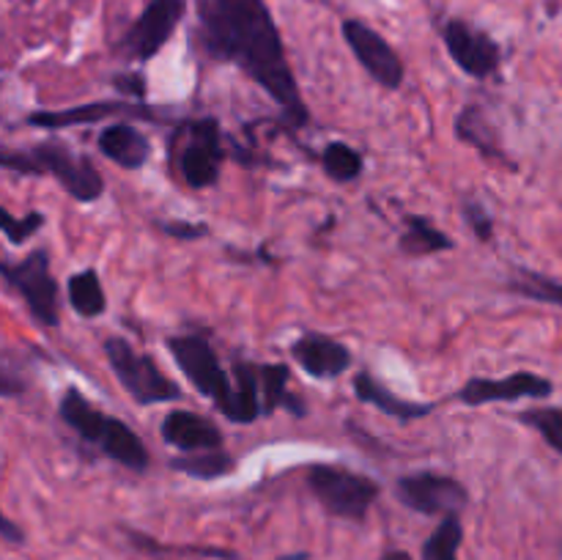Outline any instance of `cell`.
Segmentation results:
<instances>
[{
	"mask_svg": "<svg viewBox=\"0 0 562 560\" xmlns=\"http://www.w3.org/2000/svg\"><path fill=\"white\" fill-rule=\"evenodd\" d=\"M195 36L209 58L239 66L263 88L294 130L307 124L311 115L267 0H198Z\"/></svg>",
	"mask_w": 562,
	"mask_h": 560,
	"instance_id": "obj_1",
	"label": "cell"
},
{
	"mask_svg": "<svg viewBox=\"0 0 562 560\" xmlns=\"http://www.w3.org/2000/svg\"><path fill=\"white\" fill-rule=\"evenodd\" d=\"M0 168L22 176H53L80 203L99 201L104 192V179L91 157L77 154L58 141H44L27 148L0 146Z\"/></svg>",
	"mask_w": 562,
	"mask_h": 560,
	"instance_id": "obj_2",
	"label": "cell"
},
{
	"mask_svg": "<svg viewBox=\"0 0 562 560\" xmlns=\"http://www.w3.org/2000/svg\"><path fill=\"white\" fill-rule=\"evenodd\" d=\"M58 415L66 426L75 428V432L80 434V439H86L88 445L102 450L108 459L119 461L126 470H148L151 456H148L146 443L137 437L135 428H130L124 421H119V417L104 415V412L97 410V406H93L77 388H69L60 395Z\"/></svg>",
	"mask_w": 562,
	"mask_h": 560,
	"instance_id": "obj_3",
	"label": "cell"
},
{
	"mask_svg": "<svg viewBox=\"0 0 562 560\" xmlns=\"http://www.w3.org/2000/svg\"><path fill=\"white\" fill-rule=\"evenodd\" d=\"M305 481L313 497L322 503L327 514L351 522L366 519V514L379 500V492H382L373 478L349 470V467L324 464V461L307 467Z\"/></svg>",
	"mask_w": 562,
	"mask_h": 560,
	"instance_id": "obj_4",
	"label": "cell"
},
{
	"mask_svg": "<svg viewBox=\"0 0 562 560\" xmlns=\"http://www.w3.org/2000/svg\"><path fill=\"white\" fill-rule=\"evenodd\" d=\"M104 355H108V362L121 388L140 406L170 404V401L181 399L179 384L159 371L157 360L151 355L137 351L126 338L113 335V338L104 340Z\"/></svg>",
	"mask_w": 562,
	"mask_h": 560,
	"instance_id": "obj_5",
	"label": "cell"
},
{
	"mask_svg": "<svg viewBox=\"0 0 562 560\" xmlns=\"http://www.w3.org/2000/svg\"><path fill=\"white\" fill-rule=\"evenodd\" d=\"M165 346L181 373L190 379L192 388L225 415L231 406V395H234V382H231L228 371L220 366L214 346L201 335H170Z\"/></svg>",
	"mask_w": 562,
	"mask_h": 560,
	"instance_id": "obj_6",
	"label": "cell"
},
{
	"mask_svg": "<svg viewBox=\"0 0 562 560\" xmlns=\"http://www.w3.org/2000/svg\"><path fill=\"white\" fill-rule=\"evenodd\" d=\"M176 143H179L176 165H179L184 184L192 190H209V187L217 184L225 159L223 130H220L217 119L192 121L181 130Z\"/></svg>",
	"mask_w": 562,
	"mask_h": 560,
	"instance_id": "obj_7",
	"label": "cell"
},
{
	"mask_svg": "<svg viewBox=\"0 0 562 560\" xmlns=\"http://www.w3.org/2000/svg\"><path fill=\"white\" fill-rule=\"evenodd\" d=\"M0 275L25 300L27 311L44 327H58V280L49 272L47 250H33L16 264H0Z\"/></svg>",
	"mask_w": 562,
	"mask_h": 560,
	"instance_id": "obj_8",
	"label": "cell"
},
{
	"mask_svg": "<svg viewBox=\"0 0 562 560\" xmlns=\"http://www.w3.org/2000/svg\"><path fill=\"white\" fill-rule=\"evenodd\" d=\"M395 494H398L406 508L417 511L423 516L461 514L470 503V492H467L459 478L434 470L401 475L398 483H395Z\"/></svg>",
	"mask_w": 562,
	"mask_h": 560,
	"instance_id": "obj_9",
	"label": "cell"
},
{
	"mask_svg": "<svg viewBox=\"0 0 562 560\" xmlns=\"http://www.w3.org/2000/svg\"><path fill=\"white\" fill-rule=\"evenodd\" d=\"M340 33H344V42L349 44V49L355 53V58L360 60L362 69L373 77L382 88L387 91H395V88L404 86V60L395 53L393 44L362 20H344L340 25Z\"/></svg>",
	"mask_w": 562,
	"mask_h": 560,
	"instance_id": "obj_10",
	"label": "cell"
},
{
	"mask_svg": "<svg viewBox=\"0 0 562 560\" xmlns=\"http://www.w3.org/2000/svg\"><path fill=\"white\" fill-rule=\"evenodd\" d=\"M187 11V0H146L130 31L124 33L119 47L135 60H151L168 44Z\"/></svg>",
	"mask_w": 562,
	"mask_h": 560,
	"instance_id": "obj_11",
	"label": "cell"
},
{
	"mask_svg": "<svg viewBox=\"0 0 562 560\" xmlns=\"http://www.w3.org/2000/svg\"><path fill=\"white\" fill-rule=\"evenodd\" d=\"M442 42L448 47L450 58L464 75L475 80H488L499 71L503 64V49L481 27L470 25L467 20H450L442 27Z\"/></svg>",
	"mask_w": 562,
	"mask_h": 560,
	"instance_id": "obj_12",
	"label": "cell"
},
{
	"mask_svg": "<svg viewBox=\"0 0 562 560\" xmlns=\"http://www.w3.org/2000/svg\"><path fill=\"white\" fill-rule=\"evenodd\" d=\"M554 384L547 377H538L530 371H516L503 379H486L475 377L464 382L459 390V401L467 406H483V404H508V401L521 399H549Z\"/></svg>",
	"mask_w": 562,
	"mask_h": 560,
	"instance_id": "obj_13",
	"label": "cell"
},
{
	"mask_svg": "<svg viewBox=\"0 0 562 560\" xmlns=\"http://www.w3.org/2000/svg\"><path fill=\"white\" fill-rule=\"evenodd\" d=\"M296 366L313 379H338L351 368V351L329 335L305 333L291 344Z\"/></svg>",
	"mask_w": 562,
	"mask_h": 560,
	"instance_id": "obj_14",
	"label": "cell"
},
{
	"mask_svg": "<svg viewBox=\"0 0 562 560\" xmlns=\"http://www.w3.org/2000/svg\"><path fill=\"white\" fill-rule=\"evenodd\" d=\"M165 443L181 453H195V450H214L223 448V432L217 423L209 417L195 415L190 410H173L162 417L159 426Z\"/></svg>",
	"mask_w": 562,
	"mask_h": 560,
	"instance_id": "obj_15",
	"label": "cell"
},
{
	"mask_svg": "<svg viewBox=\"0 0 562 560\" xmlns=\"http://www.w3.org/2000/svg\"><path fill=\"white\" fill-rule=\"evenodd\" d=\"M97 146L110 163L124 170H140L151 157L148 137L137 126L126 124V121H115V124L104 126L97 137Z\"/></svg>",
	"mask_w": 562,
	"mask_h": 560,
	"instance_id": "obj_16",
	"label": "cell"
},
{
	"mask_svg": "<svg viewBox=\"0 0 562 560\" xmlns=\"http://www.w3.org/2000/svg\"><path fill=\"white\" fill-rule=\"evenodd\" d=\"M351 388H355V395L368 406H376L379 412L390 417H398V421H420V417L431 415L437 406L434 404H420V401H406L401 395H395L393 390L384 388L371 371H360L351 379Z\"/></svg>",
	"mask_w": 562,
	"mask_h": 560,
	"instance_id": "obj_17",
	"label": "cell"
},
{
	"mask_svg": "<svg viewBox=\"0 0 562 560\" xmlns=\"http://www.w3.org/2000/svg\"><path fill=\"white\" fill-rule=\"evenodd\" d=\"M119 113H137L148 115V110L135 108L132 102H88L77 104L69 110H42V113L27 115V124L42 126V130H64V126H80V124H97V121L110 119V115Z\"/></svg>",
	"mask_w": 562,
	"mask_h": 560,
	"instance_id": "obj_18",
	"label": "cell"
},
{
	"mask_svg": "<svg viewBox=\"0 0 562 560\" xmlns=\"http://www.w3.org/2000/svg\"><path fill=\"white\" fill-rule=\"evenodd\" d=\"M263 415L261 382H258V366L250 362H234V395L225 412L231 423H256Z\"/></svg>",
	"mask_w": 562,
	"mask_h": 560,
	"instance_id": "obj_19",
	"label": "cell"
},
{
	"mask_svg": "<svg viewBox=\"0 0 562 560\" xmlns=\"http://www.w3.org/2000/svg\"><path fill=\"white\" fill-rule=\"evenodd\" d=\"M398 250L406 253L409 258H423L434 256V253L453 250V239L442 228H437L426 217H420V214H409L404 225V234L398 239Z\"/></svg>",
	"mask_w": 562,
	"mask_h": 560,
	"instance_id": "obj_20",
	"label": "cell"
},
{
	"mask_svg": "<svg viewBox=\"0 0 562 560\" xmlns=\"http://www.w3.org/2000/svg\"><path fill=\"white\" fill-rule=\"evenodd\" d=\"M66 294H69V305L82 318H99L108 311V294H104L99 272L91 267L71 275L66 283Z\"/></svg>",
	"mask_w": 562,
	"mask_h": 560,
	"instance_id": "obj_21",
	"label": "cell"
},
{
	"mask_svg": "<svg viewBox=\"0 0 562 560\" xmlns=\"http://www.w3.org/2000/svg\"><path fill=\"white\" fill-rule=\"evenodd\" d=\"M170 467L176 472H184V475L198 478V481H217V478H225L234 472L236 459L223 448L214 450H195V453L173 456L170 459Z\"/></svg>",
	"mask_w": 562,
	"mask_h": 560,
	"instance_id": "obj_22",
	"label": "cell"
},
{
	"mask_svg": "<svg viewBox=\"0 0 562 560\" xmlns=\"http://www.w3.org/2000/svg\"><path fill=\"white\" fill-rule=\"evenodd\" d=\"M456 135L461 137L464 143L475 146L483 157H492V159H503V148L497 146V137H494L492 124L486 121L481 108H464L456 119Z\"/></svg>",
	"mask_w": 562,
	"mask_h": 560,
	"instance_id": "obj_23",
	"label": "cell"
},
{
	"mask_svg": "<svg viewBox=\"0 0 562 560\" xmlns=\"http://www.w3.org/2000/svg\"><path fill=\"white\" fill-rule=\"evenodd\" d=\"M322 168L324 173L333 181H340V184H349V181L360 179L362 168H366V159L357 152L355 146L344 141H333L324 146L322 152Z\"/></svg>",
	"mask_w": 562,
	"mask_h": 560,
	"instance_id": "obj_24",
	"label": "cell"
},
{
	"mask_svg": "<svg viewBox=\"0 0 562 560\" xmlns=\"http://www.w3.org/2000/svg\"><path fill=\"white\" fill-rule=\"evenodd\" d=\"M464 541V525H461L459 514L442 516L437 530L428 536L423 544V560H459V547Z\"/></svg>",
	"mask_w": 562,
	"mask_h": 560,
	"instance_id": "obj_25",
	"label": "cell"
},
{
	"mask_svg": "<svg viewBox=\"0 0 562 560\" xmlns=\"http://www.w3.org/2000/svg\"><path fill=\"white\" fill-rule=\"evenodd\" d=\"M291 371L285 362H261L258 366V382H261V404L263 415H272L280 406H289L291 393L285 390Z\"/></svg>",
	"mask_w": 562,
	"mask_h": 560,
	"instance_id": "obj_26",
	"label": "cell"
},
{
	"mask_svg": "<svg viewBox=\"0 0 562 560\" xmlns=\"http://www.w3.org/2000/svg\"><path fill=\"white\" fill-rule=\"evenodd\" d=\"M508 289L532 302H547V305L562 307V283H558L554 278H547V275L530 272V269H516L514 278L508 280Z\"/></svg>",
	"mask_w": 562,
	"mask_h": 560,
	"instance_id": "obj_27",
	"label": "cell"
},
{
	"mask_svg": "<svg viewBox=\"0 0 562 560\" xmlns=\"http://www.w3.org/2000/svg\"><path fill=\"white\" fill-rule=\"evenodd\" d=\"M519 421L525 426L536 428L552 450L562 456V406H532L519 412Z\"/></svg>",
	"mask_w": 562,
	"mask_h": 560,
	"instance_id": "obj_28",
	"label": "cell"
},
{
	"mask_svg": "<svg viewBox=\"0 0 562 560\" xmlns=\"http://www.w3.org/2000/svg\"><path fill=\"white\" fill-rule=\"evenodd\" d=\"M42 225H44L42 212H31L25 214V217H14V214L5 212V209L0 206V234H5V239H9L11 245H22V242H25L27 236L36 234Z\"/></svg>",
	"mask_w": 562,
	"mask_h": 560,
	"instance_id": "obj_29",
	"label": "cell"
},
{
	"mask_svg": "<svg viewBox=\"0 0 562 560\" xmlns=\"http://www.w3.org/2000/svg\"><path fill=\"white\" fill-rule=\"evenodd\" d=\"M464 220L470 223L472 234L477 236L481 242H492L494 239V220L492 214L486 212L481 201H467L464 203Z\"/></svg>",
	"mask_w": 562,
	"mask_h": 560,
	"instance_id": "obj_30",
	"label": "cell"
},
{
	"mask_svg": "<svg viewBox=\"0 0 562 560\" xmlns=\"http://www.w3.org/2000/svg\"><path fill=\"white\" fill-rule=\"evenodd\" d=\"M159 228L170 236V239H184L195 242L209 236V225L203 223H181V220H173V223H159Z\"/></svg>",
	"mask_w": 562,
	"mask_h": 560,
	"instance_id": "obj_31",
	"label": "cell"
},
{
	"mask_svg": "<svg viewBox=\"0 0 562 560\" xmlns=\"http://www.w3.org/2000/svg\"><path fill=\"white\" fill-rule=\"evenodd\" d=\"M113 86L119 88L121 93H126V97H132V99H143V97H146V91H148L146 77L137 75V71H124V75H115Z\"/></svg>",
	"mask_w": 562,
	"mask_h": 560,
	"instance_id": "obj_32",
	"label": "cell"
},
{
	"mask_svg": "<svg viewBox=\"0 0 562 560\" xmlns=\"http://www.w3.org/2000/svg\"><path fill=\"white\" fill-rule=\"evenodd\" d=\"M22 393H25V379L0 366V399H14Z\"/></svg>",
	"mask_w": 562,
	"mask_h": 560,
	"instance_id": "obj_33",
	"label": "cell"
},
{
	"mask_svg": "<svg viewBox=\"0 0 562 560\" xmlns=\"http://www.w3.org/2000/svg\"><path fill=\"white\" fill-rule=\"evenodd\" d=\"M0 536L9 538V541H14V544H20V541H22V530H20V527L14 525V522L5 519L3 511H0Z\"/></svg>",
	"mask_w": 562,
	"mask_h": 560,
	"instance_id": "obj_34",
	"label": "cell"
},
{
	"mask_svg": "<svg viewBox=\"0 0 562 560\" xmlns=\"http://www.w3.org/2000/svg\"><path fill=\"white\" fill-rule=\"evenodd\" d=\"M382 560H412V555L404 552V549H390V552L382 555Z\"/></svg>",
	"mask_w": 562,
	"mask_h": 560,
	"instance_id": "obj_35",
	"label": "cell"
}]
</instances>
